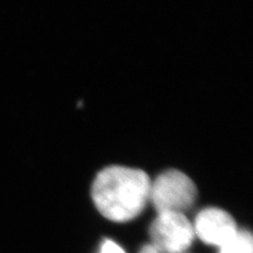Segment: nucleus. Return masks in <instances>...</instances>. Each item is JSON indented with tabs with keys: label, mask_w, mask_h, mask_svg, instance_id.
Instances as JSON below:
<instances>
[{
	"label": "nucleus",
	"mask_w": 253,
	"mask_h": 253,
	"mask_svg": "<svg viewBox=\"0 0 253 253\" xmlns=\"http://www.w3.org/2000/svg\"><path fill=\"white\" fill-rule=\"evenodd\" d=\"M151 179L139 169L111 166L101 170L92 186L95 207L106 218L125 223L138 216L150 201Z\"/></svg>",
	"instance_id": "obj_1"
},
{
	"label": "nucleus",
	"mask_w": 253,
	"mask_h": 253,
	"mask_svg": "<svg viewBox=\"0 0 253 253\" xmlns=\"http://www.w3.org/2000/svg\"><path fill=\"white\" fill-rule=\"evenodd\" d=\"M197 190L192 179L178 170H168L151 181L150 201L158 213H183L192 207Z\"/></svg>",
	"instance_id": "obj_2"
},
{
	"label": "nucleus",
	"mask_w": 253,
	"mask_h": 253,
	"mask_svg": "<svg viewBox=\"0 0 253 253\" xmlns=\"http://www.w3.org/2000/svg\"><path fill=\"white\" fill-rule=\"evenodd\" d=\"M194 228L183 213L165 212L150 228L152 246L160 253H183L193 242Z\"/></svg>",
	"instance_id": "obj_3"
},
{
	"label": "nucleus",
	"mask_w": 253,
	"mask_h": 253,
	"mask_svg": "<svg viewBox=\"0 0 253 253\" xmlns=\"http://www.w3.org/2000/svg\"><path fill=\"white\" fill-rule=\"evenodd\" d=\"M194 233L208 245L221 247L236 234L233 217L218 208H208L200 212L195 219Z\"/></svg>",
	"instance_id": "obj_4"
},
{
	"label": "nucleus",
	"mask_w": 253,
	"mask_h": 253,
	"mask_svg": "<svg viewBox=\"0 0 253 253\" xmlns=\"http://www.w3.org/2000/svg\"><path fill=\"white\" fill-rule=\"evenodd\" d=\"M220 253H253L252 235L248 231H237L232 239L220 247Z\"/></svg>",
	"instance_id": "obj_5"
},
{
	"label": "nucleus",
	"mask_w": 253,
	"mask_h": 253,
	"mask_svg": "<svg viewBox=\"0 0 253 253\" xmlns=\"http://www.w3.org/2000/svg\"><path fill=\"white\" fill-rule=\"evenodd\" d=\"M100 253H126L121 246L112 241H106L102 244Z\"/></svg>",
	"instance_id": "obj_6"
},
{
	"label": "nucleus",
	"mask_w": 253,
	"mask_h": 253,
	"mask_svg": "<svg viewBox=\"0 0 253 253\" xmlns=\"http://www.w3.org/2000/svg\"><path fill=\"white\" fill-rule=\"evenodd\" d=\"M139 253H160L158 252L152 245H146V246L142 247L139 251Z\"/></svg>",
	"instance_id": "obj_7"
}]
</instances>
